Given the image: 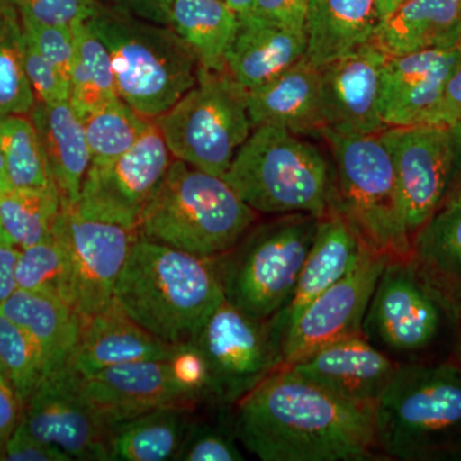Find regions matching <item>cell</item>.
<instances>
[{
    "label": "cell",
    "mask_w": 461,
    "mask_h": 461,
    "mask_svg": "<svg viewBox=\"0 0 461 461\" xmlns=\"http://www.w3.org/2000/svg\"><path fill=\"white\" fill-rule=\"evenodd\" d=\"M35 105L26 74L20 17L11 5L0 2V115H30Z\"/></svg>",
    "instance_id": "obj_36"
},
{
    "label": "cell",
    "mask_w": 461,
    "mask_h": 461,
    "mask_svg": "<svg viewBox=\"0 0 461 461\" xmlns=\"http://www.w3.org/2000/svg\"><path fill=\"white\" fill-rule=\"evenodd\" d=\"M459 48H460V50H461V41H460Z\"/></svg>",
    "instance_id": "obj_56"
},
{
    "label": "cell",
    "mask_w": 461,
    "mask_h": 461,
    "mask_svg": "<svg viewBox=\"0 0 461 461\" xmlns=\"http://www.w3.org/2000/svg\"><path fill=\"white\" fill-rule=\"evenodd\" d=\"M395 167L411 238L441 209L453 171L450 127H388L379 133Z\"/></svg>",
    "instance_id": "obj_16"
},
{
    "label": "cell",
    "mask_w": 461,
    "mask_h": 461,
    "mask_svg": "<svg viewBox=\"0 0 461 461\" xmlns=\"http://www.w3.org/2000/svg\"><path fill=\"white\" fill-rule=\"evenodd\" d=\"M460 56V48L455 47L388 57L382 69L379 95L384 124H429Z\"/></svg>",
    "instance_id": "obj_18"
},
{
    "label": "cell",
    "mask_w": 461,
    "mask_h": 461,
    "mask_svg": "<svg viewBox=\"0 0 461 461\" xmlns=\"http://www.w3.org/2000/svg\"><path fill=\"white\" fill-rule=\"evenodd\" d=\"M253 129L280 127L295 135H321L326 129L321 67L304 57L269 83L247 91Z\"/></svg>",
    "instance_id": "obj_23"
},
{
    "label": "cell",
    "mask_w": 461,
    "mask_h": 461,
    "mask_svg": "<svg viewBox=\"0 0 461 461\" xmlns=\"http://www.w3.org/2000/svg\"><path fill=\"white\" fill-rule=\"evenodd\" d=\"M172 160L154 121L122 157L105 165L90 166L75 211L84 217L139 230Z\"/></svg>",
    "instance_id": "obj_12"
},
{
    "label": "cell",
    "mask_w": 461,
    "mask_h": 461,
    "mask_svg": "<svg viewBox=\"0 0 461 461\" xmlns=\"http://www.w3.org/2000/svg\"><path fill=\"white\" fill-rule=\"evenodd\" d=\"M91 165L113 162L133 148L154 120L144 117L118 98L83 121Z\"/></svg>",
    "instance_id": "obj_35"
},
{
    "label": "cell",
    "mask_w": 461,
    "mask_h": 461,
    "mask_svg": "<svg viewBox=\"0 0 461 461\" xmlns=\"http://www.w3.org/2000/svg\"><path fill=\"white\" fill-rule=\"evenodd\" d=\"M18 17L27 38L69 80L77 50L74 27L45 25L30 17Z\"/></svg>",
    "instance_id": "obj_40"
},
{
    "label": "cell",
    "mask_w": 461,
    "mask_h": 461,
    "mask_svg": "<svg viewBox=\"0 0 461 461\" xmlns=\"http://www.w3.org/2000/svg\"><path fill=\"white\" fill-rule=\"evenodd\" d=\"M378 0H308L305 57L323 67L375 38Z\"/></svg>",
    "instance_id": "obj_27"
},
{
    "label": "cell",
    "mask_w": 461,
    "mask_h": 461,
    "mask_svg": "<svg viewBox=\"0 0 461 461\" xmlns=\"http://www.w3.org/2000/svg\"><path fill=\"white\" fill-rule=\"evenodd\" d=\"M308 0H256L253 14L305 32Z\"/></svg>",
    "instance_id": "obj_45"
},
{
    "label": "cell",
    "mask_w": 461,
    "mask_h": 461,
    "mask_svg": "<svg viewBox=\"0 0 461 461\" xmlns=\"http://www.w3.org/2000/svg\"><path fill=\"white\" fill-rule=\"evenodd\" d=\"M2 460L5 461H69L66 453L56 446L42 442L32 436L23 421L9 437Z\"/></svg>",
    "instance_id": "obj_44"
},
{
    "label": "cell",
    "mask_w": 461,
    "mask_h": 461,
    "mask_svg": "<svg viewBox=\"0 0 461 461\" xmlns=\"http://www.w3.org/2000/svg\"><path fill=\"white\" fill-rule=\"evenodd\" d=\"M11 5L18 16L45 25L75 26L86 23L95 12L98 0H0Z\"/></svg>",
    "instance_id": "obj_42"
},
{
    "label": "cell",
    "mask_w": 461,
    "mask_h": 461,
    "mask_svg": "<svg viewBox=\"0 0 461 461\" xmlns=\"http://www.w3.org/2000/svg\"><path fill=\"white\" fill-rule=\"evenodd\" d=\"M335 162L333 211L366 247L391 258L412 254V238L395 167L378 135H341L324 129Z\"/></svg>",
    "instance_id": "obj_7"
},
{
    "label": "cell",
    "mask_w": 461,
    "mask_h": 461,
    "mask_svg": "<svg viewBox=\"0 0 461 461\" xmlns=\"http://www.w3.org/2000/svg\"><path fill=\"white\" fill-rule=\"evenodd\" d=\"M41 135L48 165L63 209L75 208L91 166L83 120L69 100L36 103L30 114Z\"/></svg>",
    "instance_id": "obj_25"
},
{
    "label": "cell",
    "mask_w": 461,
    "mask_h": 461,
    "mask_svg": "<svg viewBox=\"0 0 461 461\" xmlns=\"http://www.w3.org/2000/svg\"><path fill=\"white\" fill-rule=\"evenodd\" d=\"M362 247V241L338 212L332 209L321 218L290 302L268 321L273 339L280 348L287 330L309 304L353 268Z\"/></svg>",
    "instance_id": "obj_21"
},
{
    "label": "cell",
    "mask_w": 461,
    "mask_h": 461,
    "mask_svg": "<svg viewBox=\"0 0 461 461\" xmlns=\"http://www.w3.org/2000/svg\"><path fill=\"white\" fill-rule=\"evenodd\" d=\"M321 218L284 214L245 233L218 257L224 297L259 321H271L290 302Z\"/></svg>",
    "instance_id": "obj_8"
},
{
    "label": "cell",
    "mask_w": 461,
    "mask_h": 461,
    "mask_svg": "<svg viewBox=\"0 0 461 461\" xmlns=\"http://www.w3.org/2000/svg\"><path fill=\"white\" fill-rule=\"evenodd\" d=\"M54 230L66 242L71 258L72 308L80 320L114 302V288L139 230L84 217L63 209Z\"/></svg>",
    "instance_id": "obj_15"
},
{
    "label": "cell",
    "mask_w": 461,
    "mask_h": 461,
    "mask_svg": "<svg viewBox=\"0 0 461 461\" xmlns=\"http://www.w3.org/2000/svg\"><path fill=\"white\" fill-rule=\"evenodd\" d=\"M86 23L107 48L118 96L144 117L166 113L198 81V58L172 26L99 2Z\"/></svg>",
    "instance_id": "obj_4"
},
{
    "label": "cell",
    "mask_w": 461,
    "mask_h": 461,
    "mask_svg": "<svg viewBox=\"0 0 461 461\" xmlns=\"http://www.w3.org/2000/svg\"><path fill=\"white\" fill-rule=\"evenodd\" d=\"M256 217L223 177L173 159L139 233L178 250L214 258L235 248Z\"/></svg>",
    "instance_id": "obj_6"
},
{
    "label": "cell",
    "mask_w": 461,
    "mask_h": 461,
    "mask_svg": "<svg viewBox=\"0 0 461 461\" xmlns=\"http://www.w3.org/2000/svg\"><path fill=\"white\" fill-rule=\"evenodd\" d=\"M71 258L63 239L53 235L18 254L16 281L21 290L56 297L72 306Z\"/></svg>",
    "instance_id": "obj_37"
},
{
    "label": "cell",
    "mask_w": 461,
    "mask_h": 461,
    "mask_svg": "<svg viewBox=\"0 0 461 461\" xmlns=\"http://www.w3.org/2000/svg\"><path fill=\"white\" fill-rule=\"evenodd\" d=\"M375 429L393 459L461 460L459 364H399L375 403Z\"/></svg>",
    "instance_id": "obj_3"
},
{
    "label": "cell",
    "mask_w": 461,
    "mask_h": 461,
    "mask_svg": "<svg viewBox=\"0 0 461 461\" xmlns=\"http://www.w3.org/2000/svg\"><path fill=\"white\" fill-rule=\"evenodd\" d=\"M375 42L321 67L326 129L341 135H379L382 120L381 76L387 60Z\"/></svg>",
    "instance_id": "obj_17"
},
{
    "label": "cell",
    "mask_w": 461,
    "mask_h": 461,
    "mask_svg": "<svg viewBox=\"0 0 461 461\" xmlns=\"http://www.w3.org/2000/svg\"><path fill=\"white\" fill-rule=\"evenodd\" d=\"M20 250L11 245H0V306L16 293V267Z\"/></svg>",
    "instance_id": "obj_50"
},
{
    "label": "cell",
    "mask_w": 461,
    "mask_h": 461,
    "mask_svg": "<svg viewBox=\"0 0 461 461\" xmlns=\"http://www.w3.org/2000/svg\"><path fill=\"white\" fill-rule=\"evenodd\" d=\"M223 178L259 213L323 218L332 211L335 171L320 149L280 127L253 129Z\"/></svg>",
    "instance_id": "obj_5"
},
{
    "label": "cell",
    "mask_w": 461,
    "mask_h": 461,
    "mask_svg": "<svg viewBox=\"0 0 461 461\" xmlns=\"http://www.w3.org/2000/svg\"><path fill=\"white\" fill-rule=\"evenodd\" d=\"M23 403L7 378L0 373V460L9 437L23 420Z\"/></svg>",
    "instance_id": "obj_47"
},
{
    "label": "cell",
    "mask_w": 461,
    "mask_h": 461,
    "mask_svg": "<svg viewBox=\"0 0 461 461\" xmlns=\"http://www.w3.org/2000/svg\"><path fill=\"white\" fill-rule=\"evenodd\" d=\"M21 421L32 436L72 460H112V427L85 397L72 366L41 379Z\"/></svg>",
    "instance_id": "obj_14"
},
{
    "label": "cell",
    "mask_w": 461,
    "mask_h": 461,
    "mask_svg": "<svg viewBox=\"0 0 461 461\" xmlns=\"http://www.w3.org/2000/svg\"><path fill=\"white\" fill-rule=\"evenodd\" d=\"M80 384L85 397L112 429L162 406L194 403L178 386L167 360L109 366L80 375Z\"/></svg>",
    "instance_id": "obj_19"
},
{
    "label": "cell",
    "mask_w": 461,
    "mask_h": 461,
    "mask_svg": "<svg viewBox=\"0 0 461 461\" xmlns=\"http://www.w3.org/2000/svg\"><path fill=\"white\" fill-rule=\"evenodd\" d=\"M224 2L239 17H242L253 14L256 0H224Z\"/></svg>",
    "instance_id": "obj_51"
},
{
    "label": "cell",
    "mask_w": 461,
    "mask_h": 461,
    "mask_svg": "<svg viewBox=\"0 0 461 461\" xmlns=\"http://www.w3.org/2000/svg\"><path fill=\"white\" fill-rule=\"evenodd\" d=\"M193 341L208 363L212 399L222 405H235L282 368L281 348L269 321L244 313L226 299Z\"/></svg>",
    "instance_id": "obj_11"
},
{
    "label": "cell",
    "mask_w": 461,
    "mask_h": 461,
    "mask_svg": "<svg viewBox=\"0 0 461 461\" xmlns=\"http://www.w3.org/2000/svg\"><path fill=\"white\" fill-rule=\"evenodd\" d=\"M235 429L229 430L214 424L193 423L176 460L181 461H241L244 455L236 442Z\"/></svg>",
    "instance_id": "obj_39"
},
{
    "label": "cell",
    "mask_w": 461,
    "mask_h": 461,
    "mask_svg": "<svg viewBox=\"0 0 461 461\" xmlns=\"http://www.w3.org/2000/svg\"><path fill=\"white\" fill-rule=\"evenodd\" d=\"M178 386L186 393L191 402L212 399L211 373L204 354L194 341L175 345V350L167 360Z\"/></svg>",
    "instance_id": "obj_43"
},
{
    "label": "cell",
    "mask_w": 461,
    "mask_h": 461,
    "mask_svg": "<svg viewBox=\"0 0 461 461\" xmlns=\"http://www.w3.org/2000/svg\"><path fill=\"white\" fill-rule=\"evenodd\" d=\"M98 2L149 23L172 26L173 0H98Z\"/></svg>",
    "instance_id": "obj_46"
},
{
    "label": "cell",
    "mask_w": 461,
    "mask_h": 461,
    "mask_svg": "<svg viewBox=\"0 0 461 461\" xmlns=\"http://www.w3.org/2000/svg\"><path fill=\"white\" fill-rule=\"evenodd\" d=\"M190 423L187 405L162 406L121 421L111 432L112 460H176Z\"/></svg>",
    "instance_id": "obj_29"
},
{
    "label": "cell",
    "mask_w": 461,
    "mask_h": 461,
    "mask_svg": "<svg viewBox=\"0 0 461 461\" xmlns=\"http://www.w3.org/2000/svg\"><path fill=\"white\" fill-rule=\"evenodd\" d=\"M23 58H25L27 78L35 94L36 103L51 104V103L69 100L71 85L68 78L35 47L25 32H23Z\"/></svg>",
    "instance_id": "obj_41"
},
{
    "label": "cell",
    "mask_w": 461,
    "mask_h": 461,
    "mask_svg": "<svg viewBox=\"0 0 461 461\" xmlns=\"http://www.w3.org/2000/svg\"><path fill=\"white\" fill-rule=\"evenodd\" d=\"M397 366L357 333L318 348L287 369L342 399L375 405Z\"/></svg>",
    "instance_id": "obj_20"
},
{
    "label": "cell",
    "mask_w": 461,
    "mask_h": 461,
    "mask_svg": "<svg viewBox=\"0 0 461 461\" xmlns=\"http://www.w3.org/2000/svg\"><path fill=\"white\" fill-rule=\"evenodd\" d=\"M390 258L363 244L353 268L312 302L287 330L281 345L282 368L330 342L363 333L369 303Z\"/></svg>",
    "instance_id": "obj_13"
},
{
    "label": "cell",
    "mask_w": 461,
    "mask_h": 461,
    "mask_svg": "<svg viewBox=\"0 0 461 461\" xmlns=\"http://www.w3.org/2000/svg\"><path fill=\"white\" fill-rule=\"evenodd\" d=\"M306 54L304 32L256 14L239 17V29L226 58L227 72L245 90L269 83Z\"/></svg>",
    "instance_id": "obj_24"
},
{
    "label": "cell",
    "mask_w": 461,
    "mask_h": 461,
    "mask_svg": "<svg viewBox=\"0 0 461 461\" xmlns=\"http://www.w3.org/2000/svg\"><path fill=\"white\" fill-rule=\"evenodd\" d=\"M74 27L76 57L69 85V103L81 120L120 98L113 67L105 45L86 23Z\"/></svg>",
    "instance_id": "obj_32"
},
{
    "label": "cell",
    "mask_w": 461,
    "mask_h": 461,
    "mask_svg": "<svg viewBox=\"0 0 461 461\" xmlns=\"http://www.w3.org/2000/svg\"><path fill=\"white\" fill-rule=\"evenodd\" d=\"M0 245H11V247H14L7 233H5V227H3L2 215H0Z\"/></svg>",
    "instance_id": "obj_55"
},
{
    "label": "cell",
    "mask_w": 461,
    "mask_h": 461,
    "mask_svg": "<svg viewBox=\"0 0 461 461\" xmlns=\"http://www.w3.org/2000/svg\"><path fill=\"white\" fill-rule=\"evenodd\" d=\"M456 123H461V56L446 84L444 95L429 122L442 126Z\"/></svg>",
    "instance_id": "obj_48"
},
{
    "label": "cell",
    "mask_w": 461,
    "mask_h": 461,
    "mask_svg": "<svg viewBox=\"0 0 461 461\" xmlns=\"http://www.w3.org/2000/svg\"><path fill=\"white\" fill-rule=\"evenodd\" d=\"M411 256L461 318V206L437 212L415 233Z\"/></svg>",
    "instance_id": "obj_31"
},
{
    "label": "cell",
    "mask_w": 461,
    "mask_h": 461,
    "mask_svg": "<svg viewBox=\"0 0 461 461\" xmlns=\"http://www.w3.org/2000/svg\"><path fill=\"white\" fill-rule=\"evenodd\" d=\"M60 211L62 204L56 187L47 190L9 187L0 191L3 227L18 250L50 239Z\"/></svg>",
    "instance_id": "obj_34"
},
{
    "label": "cell",
    "mask_w": 461,
    "mask_h": 461,
    "mask_svg": "<svg viewBox=\"0 0 461 461\" xmlns=\"http://www.w3.org/2000/svg\"><path fill=\"white\" fill-rule=\"evenodd\" d=\"M409 0H378V11L381 20L393 14L397 8L402 7Z\"/></svg>",
    "instance_id": "obj_52"
},
{
    "label": "cell",
    "mask_w": 461,
    "mask_h": 461,
    "mask_svg": "<svg viewBox=\"0 0 461 461\" xmlns=\"http://www.w3.org/2000/svg\"><path fill=\"white\" fill-rule=\"evenodd\" d=\"M175 345L151 335L115 303L81 320L72 368L80 375L135 362L168 360Z\"/></svg>",
    "instance_id": "obj_22"
},
{
    "label": "cell",
    "mask_w": 461,
    "mask_h": 461,
    "mask_svg": "<svg viewBox=\"0 0 461 461\" xmlns=\"http://www.w3.org/2000/svg\"><path fill=\"white\" fill-rule=\"evenodd\" d=\"M0 373L23 406L44 377L38 348L17 323L0 312Z\"/></svg>",
    "instance_id": "obj_38"
},
{
    "label": "cell",
    "mask_w": 461,
    "mask_h": 461,
    "mask_svg": "<svg viewBox=\"0 0 461 461\" xmlns=\"http://www.w3.org/2000/svg\"><path fill=\"white\" fill-rule=\"evenodd\" d=\"M461 318L447 297L420 271L412 256L390 258L363 321L372 344L391 353L429 350Z\"/></svg>",
    "instance_id": "obj_10"
},
{
    "label": "cell",
    "mask_w": 461,
    "mask_h": 461,
    "mask_svg": "<svg viewBox=\"0 0 461 461\" xmlns=\"http://www.w3.org/2000/svg\"><path fill=\"white\" fill-rule=\"evenodd\" d=\"M461 41V0H409L381 21L373 42L387 57L450 50Z\"/></svg>",
    "instance_id": "obj_28"
},
{
    "label": "cell",
    "mask_w": 461,
    "mask_h": 461,
    "mask_svg": "<svg viewBox=\"0 0 461 461\" xmlns=\"http://www.w3.org/2000/svg\"><path fill=\"white\" fill-rule=\"evenodd\" d=\"M9 187H11V184H9L7 169H5V158L0 151V191L7 190Z\"/></svg>",
    "instance_id": "obj_53"
},
{
    "label": "cell",
    "mask_w": 461,
    "mask_h": 461,
    "mask_svg": "<svg viewBox=\"0 0 461 461\" xmlns=\"http://www.w3.org/2000/svg\"><path fill=\"white\" fill-rule=\"evenodd\" d=\"M451 140H453V171L450 185L441 209L461 206V123L451 124ZM439 209V211H441Z\"/></svg>",
    "instance_id": "obj_49"
},
{
    "label": "cell",
    "mask_w": 461,
    "mask_h": 461,
    "mask_svg": "<svg viewBox=\"0 0 461 461\" xmlns=\"http://www.w3.org/2000/svg\"><path fill=\"white\" fill-rule=\"evenodd\" d=\"M171 25L195 53L200 67L226 71L239 16L224 0H173Z\"/></svg>",
    "instance_id": "obj_30"
},
{
    "label": "cell",
    "mask_w": 461,
    "mask_h": 461,
    "mask_svg": "<svg viewBox=\"0 0 461 461\" xmlns=\"http://www.w3.org/2000/svg\"><path fill=\"white\" fill-rule=\"evenodd\" d=\"M0 151L11 187L39 190L56 187L41 135L30 115H0Z\"/></svg>",
    "instance_id": "obj_33"
},
{
    "label": "cell",
    "mask_w": 461,
    "mask_h": 461,
    "mask_svg": "<svg viewBox=\"0 0 461 461\" xmlns=\"http://www.w3.org/2000/svg\"><path fill=\"white\" fill-rule=\"evenodd\" d=\"M236 437L263 461H363L377 448L375 405L280 368L235 403Z\"/></svg>",
    "instance_id": "obj_1"
},
{
    "label": "cell",
    "mask_w": 461,
    "mask_h": 461,
    "mask_svg": "<svg viewBox=\"0 0 461 461\" xmlns=\"http://www.w3.org/2000/svg\"><path fill=\"white\" fill-rule=\"evenodd\" d=\"M154 121L173 159L220 177L253 130L247 90L227 69L203 67L194 87Z\"/></svg>",
    "instance_id": "obj_9"
},
{
    "label": "cell",
    "mask_w": 461,
    "mask_h": 461,
    "mask_svg": "<svg viewBox=\"0 0 461 461\" xmlns=\"http://www.w3.org/2000/svg\"><path fill=\"white\" fill-rule=\"evenodd\" d=\"M0 312L32 339L41 357L44 377L72 366L81 320L71 305L56 297L17 288L0 306Z\"/></svg>",
    "instance_id": "obj_26"
},
{
    "label": "cell",
    "mask_w": 461,
    "mask_h": 461,
    "mask_svg": "<svg viewBox=\"0 0 461 461\" xmlns=\"http://www.w3.org/2000/svg\"><path fill=\"white\" fill-rule=\"evenodd\" d=\"M454 362L461 366V321L457 326L456 341H455Z\"/></svg>",
    "instance_id": "obj_54"
},
{
    "label": "cell",
    "mask_w": 461,
    "mask_h": 461,
    "mask_svg": "<svg viewBox=\"0 0 461 461\" xmlns=\"http://www.w3.org/2000/svg\"><path fill=\"white\" fill-rule=\"evenodd\" d=\"M224 299L218 257L195 256L141 236L114 288L115 303L169 345L193 341Z\"/></svg>",
    "instance_id": "obj_2"
}]
</instances>
